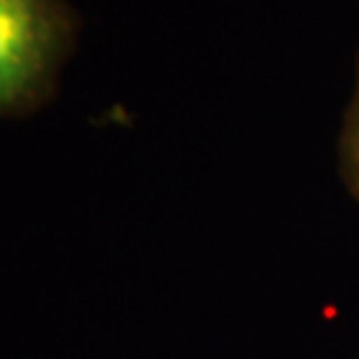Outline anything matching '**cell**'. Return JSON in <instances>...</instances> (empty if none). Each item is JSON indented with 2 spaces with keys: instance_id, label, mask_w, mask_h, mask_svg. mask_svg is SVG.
Segmentation results:
<instances>
[{
  "instance_id": "1",
  "label": "cell",
  "mask_w": 359,
  "mask_h": 359,
  "mask_svg": "<svg viewBox=\"0 0 359 359\" xmlns=\"http://www.w3.org/2000/svg\"><path fill=\"white\" fill-rule=\"evenodd\" d=\"M79 30L70 0H0V121L53 100Z\"/></svg>"
},
{
  "instance_id": "2",
  "label": "cell",
  "mask_w": 359,
  "mask_h": 359,
  "mask_svg": "<svg viewBox=\"0 0 359 359\" xmlns=\"http://www.w3.org/2000/svg\"><path fill=\"white\" fill-rule=\"evenodd\" d=\"M341 177L346 181L350 195L359 202V56H357V77L355 90L343 118L341 140H339Z\"/></svg>"
}]
</instances>
